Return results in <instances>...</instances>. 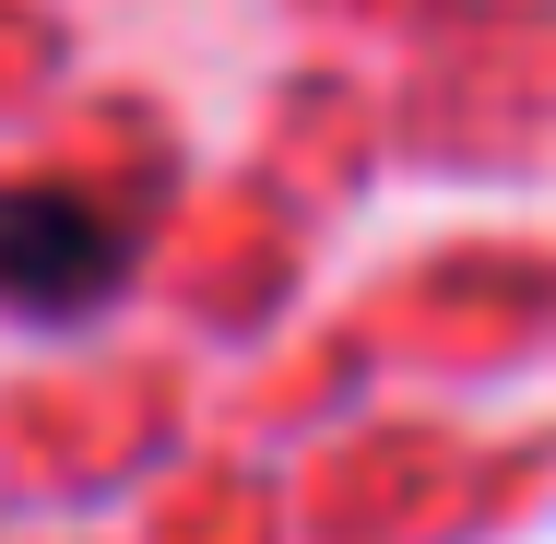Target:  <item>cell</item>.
I'll list each match as a JSON object with an SVG mask.
<instances>
[{"instance_id": "6da1fadb", "label": "cell", "mask_w": 556, "mask_h": 544, "mask_svg": "<svg viewBox=\"0 0 556 544\" xmlns=\"http://www.w3.org/2000/svg\"><path fill=\"white\" fill-rule=\"evenodd\" d=\"M118 261H130V225H118L108 202H84V190H24V202H0V296L36 308V320L96 308L118 284Z\"/></svg>"}]
</instances>
